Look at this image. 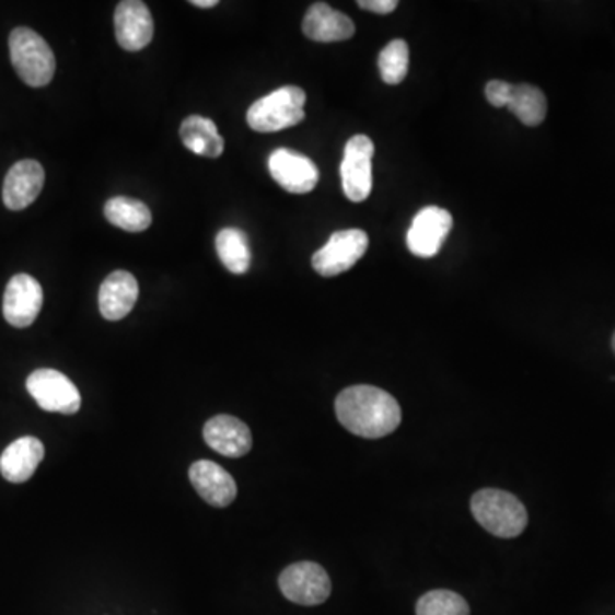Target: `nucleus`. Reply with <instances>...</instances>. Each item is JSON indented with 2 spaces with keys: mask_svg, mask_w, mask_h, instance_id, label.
<instances>
[{
  "mask_svg": "<svg viewBox=\"0 0 615 615\" xmlns=\"http://www.w3.org/2000/svg\"><path fill=\"white\" fill-rule=\"evenodd\" d=\"M379 69L383 81L390 86L401 84L409 71V45L404 39L390 42L379 55Z\"/></svg>",
  "mask_w": 615,
  "mask_h": 615,
  "instance_id": "nucleus-23",
  "label": "nucleus"
},
{
  "mask_svg": "<svg viewBox=\"0 0 615 615\" xmlns=\"http://www.w3.org/2000/svg\"><path fill=\"white\" fill-rule=\"evenodd\" d=\"M511 91H513V84L507 81H489L486 84V97L487 102L491 103L496 108H504L510 103Z\"/></svg>",
  "mask_w": 615,
  "mask_h": 615,
  "instance_id": "nucleus-25",
  "label": "nucleus"
},
{
  "mask_svg": "<svg viewBox=\"0 0 615 615\" xmlns=\"http://www.w3.org/2000/svg\"><path fill=\"white\" fill-rule=\"evenodd\" d=\"M45 456V446L38 438L23 437L12 441L0 455V474L12 484L32 479Z\"/></svg>",
  "mask_w": 615,
  "mask_h": 615,
  "instance_id": "nucleus-18",
  "label": "nucleus"
},
{
  "mask_svg": "<svg viewBox=\"0 0 615 615\" xmlns=\"http://www.w3.org/2000/svg\"><path fill=\"white\" fill-rule=\"evenodd\" d=\"M26 390L36 404L48 413L72 416L81 409L78 386L66 374L50 368L33 371L26 380Z\"/></svg>",
  "mask_w": 615,
  "mask_h": 615,
  "instance_id": "nucleus-6",
  "label": "nucleus"
},
{
  "mask_svg": "<svg viewBox=\"0 0 615 615\" xmlns=\"http://www.w3.org/2000/svg\"><path fill=\"white\" fill-rule=\"evenodd\" d=\"M204 440L228 459H242L254 446L248 426L233 416H216L204 426Z\"/></svg>",
  "mask_w": 615,
  "mask_h": 615,
  "instance_id": "nucleus-14",
  "label": "nucleus"
},
{
  "mask_svg": "<svg viewBox=\"0 0 615 615\" xmlns=\"http://www.w3.org/2000/svg\"><path fill=\"white\" fill-rule=\"evenodd\" d=\"M192 486L211 507L227 508L236 499L237 487L230 472L211 460H199L188 471Z\"/></svg>",
  "mask_w": 615,
  "mask_h": 615,
  "instance_id": "nucleus-15",
  "label": "nucleus"
},
{
  "mask_svg": "<svg viewBox=\"0 0 615 615\" xmlns=\"http://www.w3.org/2000/svg\"><path fill=\"white\" fill-rule=\"evenodd\" d=\"M303 33L313 42L332 44L352 38L356 26L351 18L346 16L344 12L335 11L325 2H316L308 9L303 20Z\"/></svg>",
  "mask_w": 615,
  "mask_h": 615,
  "instance_id": "nucleus-16",
  "label": "nucleus"
},
{
  "mask_svg": "<svg viewBox=\"0 0 615 615\" xmlns=\"http://www.w3.org/2000/svg\"><path fill=\"white\" fill-rule=\"evenodd\" d=\"M374 144L368 136H355L344 149L340 178L343 190L351 202L367 200L373 190Z\"/></svg>",
  "mask_w": 615,
  "mask_h": 615,
  "instance_id": "nucleus-5",
  "label": "nucleus"
},
{
  "mask_svg": "<svg viewBox=\"0 0 615 615\" xmlns=\"http://www.w3.org/2000/svg\"><path fill=\"white\" fill-rule=\"evenodd\" d=\"M453 228V218L441 207L429 206L417 212L407 233V248L416 257L431 258L440 254Z\"/></svg>",
  "mask_w": 615,
  "mask_h": 615,
  "instance_id": "nucleus-9",
  "label": "nucleus"
},
{
  "mask_svg": "<svg viewBox=\"0 0 615 615\" xmlns=\"http://www.w3.org/2000/svg\"><path fill=\"white\" fill-rule=\"evenodd\" d=\"M279 589L282 595L294 604L312 607V605L324 604L330 596L332 583L322 566L303 561L288 566L281 572Z\"/></svg>",
  "mask_w": 615,
  "mask_h": 615,
  "instance_id": "nucleus-8",
  "label": "nucleus"
},
{
  "mask_svg": "<svg viewBox=\"0 0 615 615\" xmlns=\"http://www.w3.org/2000/svg\"><path fill=\"white\" fill-rule=\"evenodd\" d=\"M139 298V285L136 277L127 270L109 274L100 288V312L108 322H118L132 312Z\"/></svg>",
  "mask_w": 615,
  "mask_h": 615,
  "instance_id": "nucleus-17",
  "label": "nucleus"
},
{
  "mask_svg": "<svg viewBox=\"0 0 615 615\" xmlns=\"http://www.w3.org/2000/svg\"><path fill=\"white\" fill-rule=\"evenodd\" d=\"M44 306V289L35 277L18 274L9 281L4 292L5 322L12 327L26 328L38 318Z\"/></svg>",
  "mask_w": 615,
  "mask_h": 615,
  "instance_id": "nucleus-10",
  "label": "nucleus"
},
{
  "mask_svg": "<svg viewBox=\"0 0 615 615\" xmlns=\"http://www.w3.org/2000/svg\"><path fill=\"white\" fill-rule=\"evenodd\" d=\"M269 172L289 194H310L320 179L316 164L301 152L288 148L276 149L270 154Z\"/></svg>",
  "mask_w": 615,
  "mask_h": 615,
  "instance_id": "nucleus-11",
  "label": "nucleus"
},
{
  "mask_svg": "<svg viewBox=\"0 0 615 615\" xmlns=\"http://www.w3.org/2000/svg\"><path fill=\"white\" fill-rule=\"evenodd\" d=\"M417 615H471L467 602L450 590H432L419 599Z\"/></svg>",
  "mask_w": 615,
  "mask_h": 615,
  "instance_id": "nucleus-24",
  "label": "nucleus"
},
{
  "mask_svg": "<svg viewBox=\"0 0 615 615\" xmlns=\"http://www.w3.org/2000/svg\"><path fill=\"white\" fill-rule=\"evenodd\" d=\"M12 67L27 86L44 88L54 79L55 55L44 36L16 27L9 36Z\"/></svg>",
  "mask_w": 615,
  "mask_h": 615,
  "instance_id": "nucleus-3",
  "label": "nucleus"
},
{
  "mask_svg": "<svg viewBox=\"0 0 615 615\" xmlns=\"http://www.w3.org/2000/svg\"><path fill=\"white\" fill-rule=\"evenodd\" d=\"M514 117L529 127H537L547 115V100L545 94L532 84H517L511 91L510 103L507 106Z\"/></svg>",
  "mask_w": 615,
  "mask_h": 615,
  "instance_id": "nucleus-22",
  "label": "nucleus"
},
{
  "mask_svg": "<svg viewBox=\"0 0 615 615\" xmlns=\"http://www.w3.org/2000/svg\"><path fill=\"white\" fill-rule=\"evenodd\" d=\"M335 414L347 431L370 440L388 437L402 421L398 402L385 390L371 385L343 390L335 401Z\"/></svg>",
  "mask_w": 615,
  "mask_h": 615,
  "instance_id": "nucleus-1",
  "label": "nucleus"
},
{
  "mask_svg": "<svg viewBox=\"0 0 615 615\" xmlns=\"http://www.w3.org/2000/svg\"><path fill=\"white\" fill-rule=\"evenodd\" d=\"M216 250L219 260L230 272L246 274L252 264V250H250L248 236L237 228H224L216 236Z\"/></svg>",
  "mask_w": 615,
  "mask_h": 615,
  "instance_id": "nucleus-20",
  "label": "nucleus"
},
{
  "mask_svg": "<svg viewBox=\"0 0 615 615\" xmlns=\"http://www.w3.org/2000/svg\"><path fill=\"white\" fill-rule=\"evenodd\" d=\"M192 5L200 9H211L219 4L218 0H192Z\"/></svg>",
  "mask_w": 615,
  "mask_h": 615,
  "instance_id": "nucleus-27",
  "label": "nucleus"
},
{
  "mask_svg": "<svg viewBox=\"0 0 615 615\" xmlns=\"http://www.w3.org/2000/svg\"><path fill=\"white\" fill-rule=\"evenodd\" d=\"M45 170L38 161H18L9 170L2 188V199L9 211H23L38 199L44 190Z\"/></svg>",
  "mask_w": 615,
  "mask_h": 615,
  "instance_id": "nucleus-13",
  "label": "nucleus"
},
{
  "mask_svg": "<svg viewBox=\"0 0 615 615\" xmlns=\"http://www.w3.org/2000/svg\"><path fill=\"white\" fill-rule=\"evenodd\" d=\"M471 510L474 519L496 537H519L529 523V513L523 502L501 489H480L475 492Z\"/></svg>",
  "mask_w": 615,
  "mask_h": 615,
  "instance_id": "nucleus-2",
  "label": "nucleus"
},
{
  "mask_svg": "<svg viewBox=\"0 0 615 615\" xmlns=\"http://www.w3.org/2000/svg\"><path fill=\"white\" fill-rule=\"evenodd\" d=\"M358 5L374 14H390L398 8V2L397 0H359Z\"/></svg>",
  "mask_w": 615,
  "mask_h": 615,
  "instance_id": "nucleus-26",
  "label": "nucleus"
},
{
  "mask_svg": "<svg viewBox=\"0 0 615 615\" xmlns=\"http://www.w3.org/2000/svg\"><path fill=\"white\" fill-rule=\"evenodd\" d=\"M115 33L124 50L139 51L151 44L154 21L141 0H124L115 9Z\"/></svg>",
  "mask_w": 615,
  "mask_h": 615,
  "instance_id": "nucleus-12",
  "label": "nucleus"
},
{
  "mask_svg": "<svg viewBox=\"0 0 615 615\" xmlns=\"http://www.w3.org/2000/svg\"><path fill=\"white\" fill-rule=\"evenodd\" d=\"M179 137L185 148L197 156L219 158L224 152V139L211 118L192 115L179 127Z\"/></svg>",
  "mask_w": 615,
  "mask_h": 615,
  "instance_id": "nucleus-19",
  "label": "nucleus"
},
{
  "mask_svg": "<svg viewBox=\"0 0 615 615\" xmlns=\"http://www.w3.org/2000/svg\"><path fill=\"white\" fill-rule=\"evenodd\" d=\"M105 218L114 227L130 233H141L151 227L152 216L144 202L130 197H114L105 204Z\"/></svg>",
  "mask_w": 615,
  "mask_h": 615,
  "instance_id": "nucleus-21",
  "label": "nucleus"
},
{
  "mask_svg": "<svg viewBox=\"0 0 615 615\" xmlns=\"http://www.w3.org/2000/svg\"><path fill=\"white\" fill-rule=\"evenodd\" d=\"M370 237L362 230L335 231L325 246L313 254V269L324 277H335L355 267L367 254Z\"/></svg>",
  "mask_w": 615,
  "mask_h": 615,
  "instance_id": "nucleus-7",
  "label": "nucleus"
},
{
  "mask_svg": "<svg viewBox=\"0 0 615 615\" xmlns=\"http://www.w3.org/2000/svg\"><path fill=\"white\" fill-rule=\"evenodd\" d=\"M306 93L298 86H282L250 106L246 114L250 129L255 132H279L304 120Z\"/></svg>",
  "mask_w": 615,
  "mask_h": 615,
  "instance_id": "nucleus-4",
  "label": "nucleus"
},
{
  "mask_svg": "<svg viewBox=\"0 0 615 615\" xmlns=\"http://www.w3.org/2000/svg\"><path fill=\"white\" fill-rule=\"evenodd\" d=\"M612 347H614V352H615V334L614 337H612Z\"/></svg>",
  "mask_w": 615,
  "mask_h": 615,
  "instance_id": "nucleus-28",
  "label": "nucleus"
}]
</instances>
